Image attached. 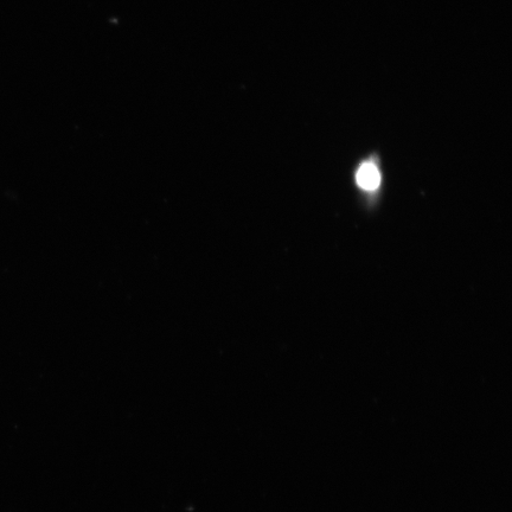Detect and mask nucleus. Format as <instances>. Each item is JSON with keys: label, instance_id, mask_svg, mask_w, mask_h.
Segmentation results:
<instances>
[{"label": "nucleus", "instance_id": "nucleus-1", "mask_svg": "<svg viewBox=\"0 0 512 512\" xmlns=\"http://www.w3.org/2000/svg\"><path fill=\"white\" fill-rule=\"evenodd\" d=\"M356 181L364 190H376L381 183L380 171L373 163H364L357 172Z\"/></svg>", "mask_w": 512, "mask_h": 512}]
</instances>
